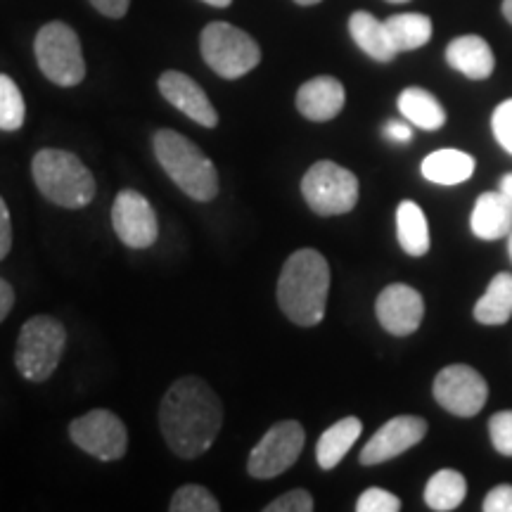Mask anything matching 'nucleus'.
Returning a JSON list of instances; mask_svg holds the SVG:
<instances>
[{
  "mask_svg": "<svg viewBox=\"0 0 512 512\" xmlns=\"http://www.w3.org/2000/svg\"><path fill=\"white\" fill-rule=\"evenodd\" d=\"M36 188L57 207L81 209L95 197V178L74 152L41 150L31 162Z\"/></svg>",
  "mask_w": 512,
  "mask_h": 512,
  "instance_id": "nucleus-4",
  "label": "nucleus"
},
{
  "mask_svg": "<svg viewBox=\"0 0 512 512\" xmlns=\"http://www.w3.org/2000/svg\"><path fill=\"white\" fill-rule=\"evenodd\" d=\"M159 93L164 100H169L176 110H181L185 117H190L195 124L204 128H214L219 124V112L214 110L207 93L195 79H190L183 72H164L159 76Z\"/></svg>",
  "mask_w": 512,
  "mask_h": 512,
  "instance_id": "nucleus-15",
  "label": "nucleus"
},
{
  "mask_svg": "<svg viewBox=\"0 0 512 512\" xmlns=\"http://www.w3.org/2000/svg\"><path fill=\"white\" fill-rule=\"evenodd\" d=\"M223 425V406L202 377H181L164 394L159 427L178 458H200L214 446Z\"/></svg>",
  "mask_w": 512,
  "mask_h": 512,
  "instance_id": "nucleus-1",
  "label": "nucleus"
},
{
  "mask_svg": "<svg viewBox=\"0 0 512 512\" xmlns=\"http://www.w3.org/2000/svg\"><path fill=\"white\" fill-rule=\"evenodd\" d=\"M446 62L472 81H484L494 74L496 57L482 36H460L448 43Z\"/></svg>",
  "mask_w": 512,
  "mask_h": 512,
  "instance_id": "nucleus-18",
  "label": "nucleus"
},
{
  "mask_svg": "<svg viewBox=\"0 0 512 512\" xmlns=\"http://www.w3.org/2000/svg\"><path fill=\"white\" fill-rule=\"evenodd\" d=\"M304 441V427L297 420L278 422L252 448L247 460V472L254 479H273L283 475L302 456Z\"/></svg>",
  "mask_w": 512,
  "mask_h": 512,
  "instance_id": "nucleus-9",
  "label": "nucleus"
},
{
  "mask_svg": "<svg viewBox=\"0 0 512 512\" xmlns=\"http://www.w3.org/2000/svg\"><path fill=\"white\" fill-rule=\"evenodd\" d=\"M508 254H510V259H512V230H510V235H508Z\"/></svg>",
  "mask_w": 512,
  "mask_h": 512,
  "instance_id": "nucleus-42",
  "label": "nucleus"
},
{
  "mask_svg": "<svg viewBox=\"0 0 512 512\" xmlns=\"http://www.w3.org/2000/svg\"><path fill=\"white\" fill-rule=\"evenodd\" d=\"M67 330L57 318L34 316L22 325L15 349V366L29 382H46L60 366Z\"/></svg>",
  "mask_w": 512,
  "mask_h": 512,
  "instance_id": "nucleus-5",
  "label": "nucleus"
},
{
  "mask_svg": "<svg viewBox=\"0 0 512 512\" xmlns=\"http://www.w3.org/2000/svg\"><path fill=\"white\" fill-rule=\"evenodd\" d=\"M389 31L396 53H408V50H418L427 46L432 38V19L420 12H401L392 15L384 22Z\"/></svg>",
  "mask_w": 512,
  "mask_h": 512,
  "instance_id": "nucleus-24",
  "label": "nucleus"
},
{
  "mask_svg": "<svg viewBox=\"0 0 512 512\" xmlns=\"http://www.w3.org/2000/svg\"><path fill=\"white\" fill-rule=\"evenodd\" d=\"M356 510L358 512H399L401 501H399V496H394V494H389V491L373 486V489L363 491L361 498H358Z\"/></svg>",
  "mask_w": 512,
  "mask_h": 512,
  "instance_id": "nucleus-29",
  "label": "nucleus"
},
{
  "mask_svg": "<svg viewBox=\"0 0 512 512\" xmlns=\"http://www.w3.org/2000/svg\"><path fill=\"white\" fill-rule=\"evenodd\" d=\"M434 399L448 413L472 418L484 408L489 387L486 380L470 366H446L434 380Z\"/></svg>",
  "mask_w": 512,
  "mask_h": 512,
  "instance_id": "nucleus-11",
  "label": "nucleus"
},
{
  "mask_svg": "<svg viewBox=\"0 0 512 512\" xmlns=\"http://www.w3.org/2000/svg\"><path fill=\"white\" fill-rule=\"evenodd\" d=\"M503 15L512 24V0H503Z\"/></svg>",
  "mask_w": 512,
  "mask_h": 512,
  "instance_id": "nucleus-40",
  "label": "nucleus"
},
{
  "mask_svg": "<svg viewBox=\"0 0 512 512\" xmlns=\"http://www.w3.org/2000/svg\"><path fill=\"white\" fill-rule=\"evenodd\" d=\"M512 316V275L498 273L475 306V318L482 325H503Z\"/></svg>",
  "mask_w": 512,
  "mask_h": 512,
  "instance_id": "nucleus-25",
  "label": "nucleus"
},
{
  "mask_svg": "<svg viewBox=\"0 0 512 512\" xmlns=\"http://www.w3.org/2000/svg\"><path fill=\"white\" fill-rule=\"evenodd\" d=\"M200 48L204 62L223 79H240L259 67L261 48L247 31L228 22H211L202 31Z\"/></svg>",
  "mask_w": 512,
  "mask_h": 512,
  "instance_id": "nucleus-6",
  "label": "nucleus"
},
{
  "mask_svg": "<svg viewBox=\"0 0 512 512\" xmlns=\"http://www.w3.org/2000/svg\"><path fill=\"white\" fill-rule=\"evenodd\" d=\"M399 112L408 124H415L422 131H439L446 124V112L441 102L425 88L411 86L399 95Z\"/></svg>",
  "mask_w": 512,
  "mask_h": 512,
  "instance_id": "nucleus-22",
  "label": "nucleus"
},
{
  "mask_svg": "<svg viewBox=\"0 0 512 512\" xmlns=\"http://www.w3.org/2000/svg\"><path fill=\"white\" fill-rule=\"evenodd\" d=\"M387 3H408V0H387Z\"/></svg>",
  "mask_w": 512,
  "mask_h": 512,
  "instance_id": "nucleus-43",
  "label": "nucleus"
},
{
  "mask_svg": "<svg viewBox=\"0 0 512 512\" xmlns=\"http://www.w3.org/2000/svg\"><path fill=\"white\" fill-rule=\"evenodd\" d=\"M491 131L498 140V145L512 155V100H505L494 110L491 117Z\"/></svg>",
  "mask_w": 512,
  "mask_h": 512,
  "instance_id": "nucleus-31",
  "label": "nucleus"
},
{
  "mask_svg": "<svg viewBox=\"0 0 512 512\" xmlns=\"http://www.w3.org/2000/svg\"><path fill=\"white\" fill-rule=\"evenodd\" d=\"M297 5H304V8H309V5H318L320 0H294Z\"/></svg>",
  "mask_w": 512,
  "mask_h": 512,
  "instance_id": "nucleus-41",
  "label": "nucleus"
},
{
  "mask_svg": "<svg viewBox=\"0 0 512 512\" xmlns=\"http://www.w3.org/2000/svg\"><path fill=\"white\" fill-rule=\"evenodd\" d=\"M344 100V86L332 76H316V79L306 81L297 91V110L302 117L316 124L335 119L342 112Z\"/></svg>",
  "mask_w": 512,
  "mask_h": 512,
  "instance_id": "nucleus-16",
  "label": "nucleus"
},
{
  "mask_svg": "<svg viewBox=\"0 0 512 512\" xmlns=\"http://www.w3.org/2000/svg\"><path fill=\"white\" fill-rule=\"evenodd\" d=\"M12 249V221L8 204H5L3 197H0V261L10 254Z\"/></svg>",
  "mask_w": 512,
  "mask_h": 512,
  "instance_id": "nucleus-34",
  "label": "nucleus"
},
{
  "mask_svg": "<svg viewBox=\"0 0 512 512\" xmlns=\"http://www.w3.org/2000/svg\"><path fill=\"white\" fill-rule=\"evenodd\" d=\"M349 31L351 38L356 41V46L363 50L368 57H373L375 62H392L396 55V48L389 38V31L384 27L375 15H370L366 10H358L349 17Z\"/></svg>",
  "mask_w": 512,
  "mask_h": 512,
  "instance_id": "nucleus-19",
  "label": "nucleus"
},
{
  "mask_svg": "<svg viewBox=\"0 0 512 512\" xmlns=\"http://www.w3.org/2000/svg\"><path fill=\"white\" fill-rule=\"evenodd\" d=\"M36 60L43 76L55 86H79L86 76L81 41L76 31L64 22H50L36 36Z\"/></svg>",
  "mask_w": 512,
  "mask_h": 512,
  "instance_id": "nucleus-7",
  "label": "nucleus"
},
{
  "mask_svg": "<svg viewBox=\"0 0 512 512\" xmlns=\"http://www.w3.org/2000/svg\"><path fill=\"white\" fill-rule=\"evenodd\" d=\"M384 138L392 140V143H411L413 140V128L411 124H401V121H389L384 126Z\"/></svg>",
  "mask_w": 512,
  "mask_h": 512,
  "instance_id": "nucleus-36",
  "label": "nucleus"
},
{
  "mask_svg": "<svg viewBox=\"0 0 512 512\" xmlns=\"http://www.w3.org/2000/svg\"><path fill=\"white\" fill-rule=\"evenodd\" d=\"M266 512H311L313 510V496L304 489H292L287 494L278 496L273 503H268Z\"/></svg>",
  "mask_w": 512,
  "mask_h": 512,
  "instance_id": "nucleus-32",
  "label": "nucleus"
},
{
  "mask_svg": "<svg viewBox=\"0 0 512 512\" xmlns=\"http://www.w3.org/2000/svg\"><path fill=\"white\" fill-rule=\"evenodd\" d=\"M467 482L456 470H439L425 486V503L437 512L456 510L465 501Z\"/></svg>",
  "mask_w": 512,
  "mask_h": 512,
  "instance_id": "nucleus-26",
  "label": "nucleus"
},
{
  "mask_svg": "<svg viewBox=\"0 0 512 512\" xmlns=\"http://www.w3.org/2000/svg\"><path fill=\"white\" fill-rule=\"evenodd\" d=\"M396 235L406 254L425 256L430 252V226H427L425 211L411 200H403L396 209Z\"/></svg>",
  "mask_w": 512,
  "mask_h": 512,
  "instance_id": "nucleus-23",
  "label": "nucleus"
},
{
  "mask_svg": "<svg viewBox=\"0 0 512 512\" xmlns=\"http://www.w3.org/2000/svg\"><path fill=\"white\" fill-rule=\"evenodd\" d=\"M27 117L22 91L10 76L0 74V131H19Z\"/></svg>",
  "mask_w": 512,
  "mask_h": 512,
  "instance_id": "nucleus-27",
  "label": "nucleus"
},
{
  "mask_svg": "<svg viewBox=\"0 0 512 512\" xmlns=\"http://www.w3.org/2000/svg\"><path fill=\"white\" fill-rule=\"evenodd\" d=\"M69 437L88 456L105 460H119L126 456L128 432L126 425L112 411L95 408V411L81 415L69 425Z\"/></svg>",
  "mask_w": 512,
  "mask_h": 512,
  "instance_id": "nucleus-10",
  "label": "nucleus"
},
{
  "mask_svg": "<svg viewBox=\"0 0 512 512\" xmlns=\"http://www.w3.org/2000/svg\"><path fill=\"white\" fill-rule=\"evenodd\" d=\"M484 512H512V484H498L484 498Z\"/></svg>",
  "mask_w": 512,
  "mask_h": 512,
  "instance_id": "nucleus-33",
  "label": "nucleus"
},
{
  "mask_svg": "<svg viewBox=\"0 0 512 512\" xmlns=\"http://www.w3.org/2000/svg\"><path fill=\"white\" fill-rule=\"evenodd\" d=\"M171 512H219L221 503L200 484H185L169 503Z\"/></svg>",
  "mask_w": 512,
  "mask_h": 512,
  "instance_id": "nucleus-28",
  "label": "nucleus"
},
{
  "mask_svg": "<svg viewBox=\"0 0 512 512\" xmlns=\"http://www.w3.org/2000/svg\"><path fill=\"white\" fill-rule=\"evenodd\" d=\"M501 190L512 200V174H505V176L501 178Z\"/></svg>",
  "mask_w": 512,
  "mask_h": 512,
  "instance_id": "nucleus-38",
  "label": "nucleus"
},
{
  "mask_svg": "<svg viewBox=\"0 0 512 512\" xmlns=\"http://www.w3.org/2000/svg\"><path fill=\"white\" fill-rule=\"evenodd\" d=\"M12 306H15V292H12L10 283H5V280L0 278V323L8 318Z\"/></svg>",
  "mask_w": 512,
  "mask_h": 512,
  "instance_id": "nucleus-37",
  "label": "nucleus"
},
{
  "mask_svg": "<svg viewBox=\"0 0 512 512\" xmlns=\"http://www.w3.org/2000/svg\"><path fill=\"white\" fill-rule=\"evenodd\" d=\"M302 195L318 216L349 214L358 202V178L330 159H320L306 171Z\"/></svg>",
  "mask_w": 512,
  "mask_h": 512,
  "instance_id": "nucleus-8",
  "label": "nucleus"
},
{
  "mask_svg": "<svg viewBox=\"0 0 512 512\" xmlns=\"http://www.w3.org/2000/svg\"><path fill=\"white\" fill-rule=\"evenodd\" d=\"M475 157L460 150H437L422 162V176L437 185H460L475 174Z\"/></svg>",
  "mask_w": 512,
  "mask_h": 512,
  "instance_id": "nucleus-20",
  "label": "nucleus"
},
{
  "mask_svg": "<svg viewBox=\"0 0 512 512\" xmlns=\"http://www.w3.org/2000/svg\"><path fill=\"white\" fill-rule=\"evenodd\" d=\"M427 434V422L418 418V415H399L384 422L373 434V439L363 446L361 451V465H382L387 460H392L401 453H406L408 448L420 444Z\"/></svg>",
  "mask_w": 512,
  "mask_h": 512,
  "instance_id": "nucleus-13",
  "label": "nucleus"
},
{
  "mask_svg": "<svg viewBox=\"0 0 512 512\" xmlns=\"http://www.w3.org/2000/svg\"><path fill=\"white\" fill-rule=\"evenodd\" d=\"M330 266L316 249H299L285 261L278 278V304L294 325L313 328L325 318Z\"/></svg>",
  "mask_w": 512,
  "mask_h": 512,
  "instance_id": "nucleus-2",
  "label": "nucleus"
},
{
  "mask_svg": "<svg viewBox=\"0 0 512 512\" xmlns=\"http://www.w3.org/2000/svg\"><path fill=\"white\" fill-rule=\"evenodd\" d=\"M363 432V422L358 418H344L320 434L316 446V460L323 470H332L342 463V458L351 451Z\"/></svg>",
  "mask_w": 512,
  "mask_h": 512,
  "instance_id": "nucleus-21",
  "label": "nucleus"
},
{
  "mask_svg": "<svg viewBox=\"0 0 512 512\" xmlns=\"http://www.w3.org/2000/svg\"><path fill=\"white\" fill-rule=\"evenodd\" d=\"M202 3L211 5V8H228V5L233 3V0H202Z\"/></svg>",
  "mask_w": 512,
  "mask_h": 512,
  "instance_id": "nucleus-39",
  "label": "nucleus"
},
{
  "mask_svg": "<svg viewBox=\"0 0 512 512\" xmlns=\"http://www.w3.org/2000/svg\"><path fill=\"white\" fill-rule=\"evenodd\" d=\"M117 238L131 249H147L159 238V221L150 200L138 190H121L112 207Z\"/></svg>",
  "mask_w": 512,
  "mask_h": 512,
  "instance_id": "nucleus-12",
  "label": "nucleus"
},
{
  "mask_svg": "<svg viewBox=\"0 0 512 512\" xmlns=\"http://www.w3.org/2000/svg\"><path fill=\"white\" fill-rule=\"evenodd\" d=\"M375 313L384 330L396 337H406L420 328L422 316H425V302H422L418 290L403 283H394L380 292L375 302Z\"/></svg>",
  "mask_w": 512,
  "mask_h": 512,
  "instance_id": "nucleus-14",
  "label": "nucleus"
},
{
  "mask_svg": "<svg viewBox=\"0 0 512 512\" xmlns=\"http://www.w3.org/2000/svg\"><path fill=\"white\" fill-rule=\"evenodd\" d=\"M155 155L166 176L181 188L190 200L211 202L219 195V174L211 159L181 133L162 128L155 133Z\"/></svg>",
  "mask_w": 512,
  "mask_h": 512,
  "instance_id": "nucleus-3",
  "label": "nucleus"
},
{
  "mask_svg": "<svg viewBox=\"0 0 512 512\" xmlns=\"http://www.w3.org/2000/svg\"><path fill=\"white\" fill-rule=\"evenodd\" d=\"M470 228L479 240L508 238L512 230V200L503 190L477 197L470 216Z\"/></svg>",
  "mask_w": 512,
  "mask_h": 512,
  "instance_id": "nucleus-17",
  "label": "nucleus"
},
{
  "mask_svg": "<svg viewBox=\"0 0 512 512\" xmlns=\"http://www.w3.org/2000/svg\"><path fill=\"white\" fill-rule=\"evenodd\" d=\"M489 434L496 451L512 458V411H501L489 420Z\"/></svg>",
  "mask_w": 512,
  "mask_h": 512,
  "instance_id": "nucleus-30",
  "label": "nucleus"
},
{
  "mask_svg": "<svg viewBox=\"0 0 512 512\" xmlns=\"http://www.w3.org/2000/svg\"><path fill=\"white\" fill-rule=\"evenodd\" d=\"M91 3H93V8L102 12L105 17L119 19L128 12V5H131V0H91Z\"/></svg>",
  "mask_w": 512,
  "mask_h": 512,
  "instance_id": "nucleus-35",
  "label": "nucleus"
}]
</instances>
